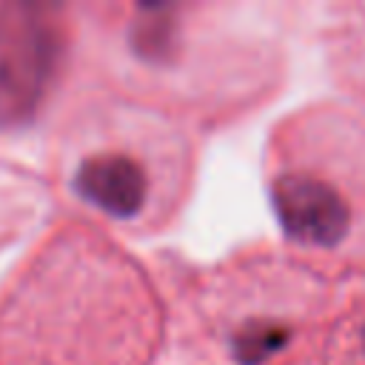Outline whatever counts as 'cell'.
<instances>
[{
    "label": "cell",
    "mask_w": 365,
    "mask_h": 365,
    "mask_svg": "<svg viewBox=\"0 0 365 365\" xmlns=\"http://www.w3.org/2000/svg\"><path fill=\"white\" fill-rule=\"evenodd\" d=\"M168 308L148 268L86 220H66L0 285V365H157Z\"/></svg>",
    "instance_id": "1"
},
{
    "label": "cell",
    "mask_w": 365,
    "mask_h": 365,
    "mask_svg": "<svg viewBox=\"0 0 365 365\" xmlns=\"http://www.w3.org/2000/svg\"><path fill=\"white\" fill-rule=\"evenodd\" d=\"M88 51L103 88L185 128L220 125L277 94L285 51L237 3H91Z\"/></svg>",
    "instance_id": "2"
},
{
    "label": "cell",
    "mask_w": 365,
    "mask_h": 365,
    "mask_svg": "<svg viewBox=\"0 0 365 365\" xmlns=\"http://www.w3.org/2000/svg\"><path fill=\"white\" fill-rule=\"evenodd\" d=\"M48 171L80 220L108 234L151 237L188 205L197 140L182 123L103 88L57 123Z\"/></svg>",
    "instance_id": "3"
},
{
    "label": "cell",
    "mask_w": 365,
    "mask_h": 365,
    "mask_svg": "<svg viewBox=\"0 0 365 365\" xmlns=\"http://www.w3.org/2000/svg\"><path fill=\"white\" fill-rule=\"evenodd\" d=\"M282 248L331 285L365 279V114L317 100L282 117L262 148Z\"/></svg>",
    "instance_id": "4"
},
{
    "label": "cell",
    "mask_w": 365,
    "mask_h": 365,
    "mask_svg": "<svg viewBox=\"0 0 365 365\" xmlns=\"http://www.w3.org/2000/svg\"><path fill=\"white\" fill-rule=\"evenodd\" d=\"M336 308V285L282 245H251L188 277L180 331L205 365H319Z\"/></svg>",
    "instance_id": "5"
},
{
    "label": "cell",
    "mask_w": 365,
    "mask_h": 365,
    "mask_svg": "<svg viewBox=\"0 0 365 365\" xmlns=\"http://www.w3.org/2000/svg\"><path fill=\"white\" fill-rule=\"evenodd\" d=\"M77 40V6L0 3V131L23 128L48 108Z\"/></svg>",
    "instance_id": "6"
},
{
    "label": "cell",
    "mask_w": 365,
    "mask_h": 365,
    "mask_svg": "<svg viewBox=\"0 0 365 365\" xmlns=\"http://www.w3.org/2000/svg\"><path fill=\"white\" fill-rule=\"evenodd\" d=\"M319 365H365V294L339 302L322 339Z\"/></svg>",
    "instance_id": "7"
}]
</instances>
